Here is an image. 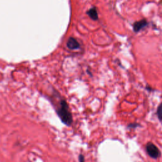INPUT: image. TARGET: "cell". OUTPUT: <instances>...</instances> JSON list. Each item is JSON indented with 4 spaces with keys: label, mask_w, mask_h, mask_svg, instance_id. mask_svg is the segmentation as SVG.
<instances>
[{
    "label": "cell",
    "mask_w": 162,
    "mask_h": 162,
    "mask_svg": "<svg viewBox=\"0 0 162 162\" xmlns=\"http://www.w3.org/2000/svg\"><path fill=\"white\" fill-rule=\"evenodd\" d=\"M57 114L61 120L67 125H70L72 123V116L69 110V108L65 100H61L59 106H58Z\"/></svg>",
    "instance_id": "1"
},
{
    "label": "cell",
    "mask_w": 162,
    "mask_h": 162,
    "mask_svg": "<svg viewBox=\"0 0 162 162\" xmlns=\"http://www.w3.org/2000/svg\"><path fill=\"white\" fill-rule=\"evenodd\" d=\"M146 150L148 155L153 159H157L161 156V152L153 143L148 142L146 146Z\"/></svg>",
    "instance_id": "2"
},
{
    "label": "cell",
    "mask_w": 162,
    "mask_h": 162,
    "mask_svg": "<svg viewBox=\"0 0 162 162\" xmlns=\"http://www.w3.org/2000/svg\"><path fill=\"white\" fill-rule=\"evenodd\" d=\"M148 25V22L146 19H142L139 21L135 22L133 24V30L134 33H137Z\"/></svg>",
    "instance_id": "3"
},
{
    "label": "cell",
    "mask_w": 162,
    "mask_h": 162,
    "mask_svg": "<svg viewBox=\"0 0 162 162\" xmlns=\"http://www.w3.org/2000/svg\"><path fill=\"white\" fill-rule=\"evenodd\" d=\"M67 46L70 49H72L73 50V49H78L80 45L79 42L75 38H70L67 43Z\"/></svg>",
    "instance_id": "4"
},
{
    "label": "cell",
    "mask_w": 162,
    "mask_h": 162,
    "mask_svg": "<svg viewBox=\"0 0 162 162\" xmlns=\"http://www.w3.org/2000/svg\"><path fill=\"white\" fill-rule=\"evenodd\" d=\"M87 14L89 17L93 20H98V13L97 12L96 8L95 7H93L87 12Z\"/></svg>",
    "instance_id": "5"
},
{
    "label": "cell",
    "mask_w": 162,
    "mask_h": 162,
    "mask_svg": "<svg viewBox=\"0 0 162 162\" xmlns=\"http://www.w3.org/2000/svg\"><path fill=\"white\" fill-rule=\"evenodd\" d=\"M156 115L160 121L162 122V103L158 106L156 110Z\"/></svg>",
    "instance_id": "6"
},
{
    "label": "cell",
    "mask_w": 162,
    "mask_h": 162,
    "mask_svg": "<svg viewBox=\"0 0 162 162\" xmlns=\"http://www.w3.org/2000/svg\"><path fill=\"white\" fill-rule=\"evenodd\" d=\"M137 124H129L128 125V127L136 128V127H137Z\"/></svg>",
    "instance_id": "7"
},
{
    "label": "cell",
    "mask_w": 162,
    "mask_h": 162,
    "mask_svg": "<svg viewBox=\"0 0 162 162\" xmlns=\"http://www.w3.org/2000/svg\"><path fill=\"white\" fill-rule=\"evenodd\" d=\"M79 161H84V156H82V155H80L79 156Z\"/></svg>",
    "instance_id": "8"
}]
</instances>
